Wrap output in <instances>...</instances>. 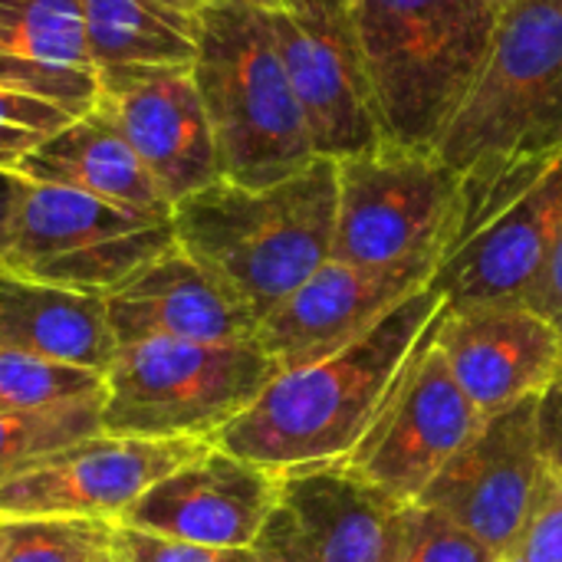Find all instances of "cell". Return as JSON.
Listing matches in <instances>:
<instances>
[{
  "label": "cell",
  "mask_w": 562,
  "mask_h": 562,
  "mask_svg": "<svg viewBox=\"0 0 562 562\" xmlns=\"http://www.w3.org/2000/svg\"><path fill=\"white\" fill-rule=\"evenodd\" d=\"M3 537H7V520H0V550H3Z\"/></svg>",
  "instance_id": "8d00e7d4"
},
{
  "label": "cell",
  "mask_w": 562,
  "mask_h": 562,
  "mask_svg": "<svg viewBox=\"0 0 562 562\" xmlns=\"http://www.w3.org/2000/svg\"><path fill=\"white\" fill-rule=\"evenodd\" d=\"M171 224L178 247L260 323L333 260L336 161L267 188L221 178L175 204Z\"/></svg>",
  "instance_id": "7a4b0ae2"
},
{
  "label": "cell",
  "mask_w": 562,
  "mask_h": 562,
  "mask_svg": "<svg viewBox=\"0 0 562 562\" xmlns=\"http://www.w3.org/2000/svg\"><path fill=\"white\" fill-rule=\"evenodd\" d=\"M171 3H178V7H184V10H191V13H201V10L211 7L214 0H171Z\"/></svg>",
  "instance_id": "e575fe53"
},
{
  "label": "cell",
  "mask_w": 562,
  "mask_h": 562,
  "mask_svg": "<svg viewBox=\"0 0 562 562\" xmlns=\"http://www.w3.org/2000/svg\"><path fill=\"white\" fill-rule=\"evenodd\" d=\"M102 431V398L66 402L56 408H0V484L40 458Z\"/></svg>",
  "instance_id": "cb8c5ba5"
},
{
  "label": "cell",
  "mask_w": 562,
  "mask_h": 562,
  "mask_svg": "<svg viewBox=\"0 0 562 562\" xmlns=\"http://www.w3.org/2000/svg\"><path fill=\"white\" fill-rule=\"evenodd\" d=\"M13 171L36 184L72 188L148 214L171 217L175 211L132 151V145L125 142V135L102 109L72 119L63 132L33 148Z\"/></svg>",
  "instance_id": "44dd1931"
},
{
  "label": "cell",
  "mask_w": 562,
  "mask_h": 562,
  "mask_svg": "<svg viewBox=\"0 0 562 562\" xmlns=\"http://www.w3.org/2000/svg\"><path fill=\"white\" fill-rule=\"evenodd\" d=\"M0 346L99 375L109 372L119 349L102 296L7 270H0Z\"/></svg>",
  "instance_id": "ffe728a7"
},
{
  "label": "cell",
  "mask_w": 562,
  "mask_h": 562,
  "mask_svg": "<svg viewBox=\"0 0 562 562\" xmlns=\"http://www.w3.org/2000/svg\"><path fill=\"white\" fill-rule=\"evenodd\" d=\"M405 507L346 464L283 471L250 550L260 562H398Z\"/></svg>",
  "instance_id": "4fadbf2b"
},
{
  "label": "cell",
  "mask_w": 562,
  "mask_h": 562,
  "mask_svg": "<svg viewBox=\"0 0 562 562\" xmlns=\"http://www.w3.org/2000/svg\"><path fill=\"white\" fill-rule=\"evenodd\" d=\"M454 171L562 155V0L497 13L487 63L435 145Z\"/></svg>",
  "instance_id": "5b68a950"
},
{
  "label": "cell",
  "mask_w": 562,
  "mask_h": 562,
  "mask_svg": "<svg viewBox=\"0 0 562 562\" xmlns=\"http://www.w3.org/2000/svg\"><path fill=\"white\" fill-rule=\"evenodd\" d=\"M240 3H247L254 10H263V13H280V10L293 7V0H240Z\"/></svg>",
  "instance_id": "836d02e7"
},
{
  "label": "cell",
  "mask_w": 562,
  "mask_h": 562,
  "mask_svg": "<svg viewBox=\"0 0 562 562\" xmlns=\"http://www.w3.org/2000/svg\"><path fill=\"white\" fill-rule=\"evenodd\" d=\"M562 231V155L461 175L458 231L431 286L448 310L524 303Z\"/></svg>",
  "instance_id": "8992f818"
},
{
  "label": "cell",
  "mask_w": 562,
  "mask_h": 562,
  "mask_svg": "<svg viewBox=\"0 0 562 562\" xmlns=\"http://www.w3.org/2000/svg\"><path fill=\"white\" fill-rule=\"evenodd\" d=\"M487 3H494L497 10H504V7H510V3H517V0H487Z\"/></svg>",
  "instance_id": "d590c367"
},
{
  "label": "cell",
  "mask_w": 562,
  "mask_h": 562,
  "mask_svg": "<svg viewBox=\"0 0 562 562\" xmlns=\"http://www.w3.org/2000/svg\"><path fill=\"white\" fill-rule=\"evenodd\" d=\"M112 530L109 520H7L0 562H99Z\"/></svg>",
  "instance_id": "484cf974"
},
{
  "label": "cell",
  "mask_w": 562,
  "mask_h": 562,
  "mask_svg": "<svg viewBox=\"0 0 562 562\" xmlns=\"http://www.w3.org/2000/svg\"><path fill=\"white\" fill-rule=\"evenodd\" d=\"M211 441L92 435L59 448L0 484V520H109Z\"/></svg>",
  "instance_id": "7c38bea8"
},
{
  "label": "cell",
  "mask_w": 562,
  "mask_h": 562,
  "mask_svg": "<svg viewBox=\"0 0 562 562\" xmlns=\"http://www.w3.org/2000/svg\"><path fill=\"white\" fill-rule=\"evenodd\" d=\"M86 46L95 72L132 66H191L201 13L171 0H82Z\"/></svg>",
  "instance_id": "603a6c76"
},
{
  "label": "cell",
  "mask_w": 562,
  "mask_h": 562,
  "mask_svg": "<svg viewBox=\"0 0 562 562\" xmlns=\"http://www.w3.org/2000/svg\"><path fill=\"white\" fill-rule=\"evenodd\" d=\"M441 306V290L428 283L339 356L280 372L214 445L277 474L346 461Z\"/></svg>",
  "instance_id": "6da1fadb"
},
{
  "label": "cell",
  "mask_w": 562,
  "mask_h": 562,
  "mask_svg": "<svg viewBox=\"0 0 562 562\" xmlns=\"http://www.w3.org/2000/svg\"><path fill=\"white\" fill-rule=\"evenodd\" d=\"M76 112L43 95L0 86V168H16L33 148L63 132Z\"/></svg>",
  "instance_id": "4316f807"
},
{
  "label": "cell",
  "mask_w": 562,
  "mask_h": 562,
  "mask_svg": "<svg viewBox=\"0 0 562 562\" xmlns=\"http://www.w3.org/2000/svg\"><path fill=\"white\" fill-rule=\"evenodd\" d=\"M461 214V171L441 155L379 145L336 161L333 260L356 267L448 257Z\"/></svg>",
  "instance_id": "ba28073f"
},
{
  "label": "cell",
  "mask_w": 562,
  "mask_h": 562,
  "mask_svg": "<svg viewBox=\"0 0 562 562\" xmlns=\"http://www.w3.org/2000/svg\"><path fill=\"white\" fill-rule=\"evenodd\" d=\"M537 398L491 415L415 501L464 527L501 560L517 547L550 477L540 454Z\"/></svg>",
  "instance_id": "5bb4252c"
},
{
  "label": "cell",
  "mask_w": 562,
  "mask_h": 562,
  "mask_svg": "<svg viewBox=\"0 0 562 562\" xmlns=\"http://www.w3.org/2000/svg\"><path fill=\"white\" fill-rule=\"evenodd\" d=\"M168 247H175V224L165 214L30 181L0 270L105 296Z\"/></svg>",
  "instance_id": "9c48e42d"
},
{
  "label": "cell",
  "mask_w": 562,
  "mask_h": 562,
  "mask_svg": "<svg viewBox=\"0 0 562 562\" xmlns=\"http://www.w3.org/2000/svg\"><path fill=\"white\" fill-rule=\"evenodd\" d=\"M537 435L547 471L562 477V372L537 398Z\"/></svg>",
  "instance_id": "4dcf8cb0"
},
{
  "label": "cell",
  "mask_w": 562,
  "mask_h": 562,
  "mask_svg": "<svg viewBox=\"0 0 562 562\" xmlns=\"http://www.w3.org/2000/svg\"><path fill=\"white\" fill-rule=\"evenodd\" d=\"M524 306L540 313L562 336V231L553 254H550V260H547V270L540 273V280L530 290V296L524 300Z\"/></svg>",
  "instance_id": "1f68e13d"
},
{
  "label": "cell",
  "mask_w": 562,
  "mask_h": 562,
  "mask_svg": "<svg viewBox=\"0 0 562 562\" xmlns=\"http://www.w3.org/2000/svg\"><path fill=\"white\" fill-rule=\"evenodd\" d=\"M435 263L356 267L326 260L257 326V346L280 372L339 356L372 333L398 303L431 283Z\"/></svg>",
  "instance_id": "2e32d148"
},
{
  "label": "cell",
  "mask_w": 562,
  "mask_h": 562,
  "mask_svg": "<svg viewBox=\"0 0 562 562\" xmlns=\"http://www.w3.org/2000/svg\"><path fill=\"white\" fill-rule=\"evenodd\" d=\"M504 562H562V477L550 474L537 507Z\"/></svg>",
  "instance_id": "f546056e"
},
{
  "label": "cell",
  "mask_w": 562,
  "mask_h": 562,
  "mask_svg": "<svg viewBox=\"0 0 562 562\" xmlns=\"http://www.w3.org/2000/svg\"><path fill=\"white\" fill-rule=\"evenodd\" d=\"M435 346L484 418L543 395L562 372V336L524 303L441 306Z\"/></svg>",
  "instance_id": "ac0fdd59"
},
{
  "label": "cell",
  "mask_w": 562,
  "mask_h": 562,
  "mask_svg": "<svg viewBox=\"0 0 562 562\" xmlns=\"http://www.w3.org/2000/svg\"><path fill=\"white\" fill-rule=\"evenodd\" d=\"M191 72L214 132L224 181L267 188L319 158L283 69L270 13L240 0L204 7Z\"/></svg>",
  "instance_id": "277c9868"
},
{
  "label": "cell",
  "mask_w": 562,
  "mask_h": 562,
  "mask_svg": "<svg viewBox=\"0 0 562 562\" xmlns=\"http://www.w3.org/2000/svg\"><path fill=\"white\" fill-rule=\"evenodd\" d=\"M30 181L13 171V168H0V260L7 254V244H10V234H13V217L20 211V201L26 194Z\"/></svg>",
  "instance_id": "d6a6232c"
},
{
  "label": "cell",
  "mask_w": 562,
  "mask_h": 562,
  "mask_svg": "<svg viewBox=\"0 0 562 562\" xmlns=\"http://www.w3.org/2000/svg\"><path fill=\"white\" fill-rule=\"evenodd\" d=\"M398 562H504L491 547L438 510L408 504Z\"/></svg>",
  "instance_id": "83f0119b"
},
{
  "label": "cell",
  "mask_w": 562,
  "mask_h": 562,
  "mask_svg": "<svg viewBox=\"0 0 562 562\" xmlns=\"http://www.w3.org/2000/svg\"><path fill=\"white\" fill-rule=\"evenodd\" d=\"M102 300L119 346L145 339L207 346L257 342V316L211 280L178 240Z\"/></svg>",
  "instance_id": "d6986e66"
},
{
  "label": "cell",
  "mask_w": 562,
  "mask_h": 562,
  "mask_svg": "<svg viewBox=\"0 0 562 562\" xmlns=\"http://www.w3.org/2000/svg\"><path fill=\"white\" fill-rule=\"evenodd\" d=\"M99 562H122V560H119V557H115V550H112V553H105Z\"/></svg>",
  "instance_id": "74e56055"
},
{
  "label": "cell",
  "mask_w": 562,
  "mask_h": 562,
  "mask_svg": "<svg viewBox=\"0 0 562 562\" xmlns=\"http://www.w3.org/2000/svg\"><path fill=\"white\" fill-rule=\"evenodd\" d=\"M385 142L435 151L497 30L487 0H352Z\"/></svg>",
  "instance_id": "3957f363"
},
{
  "label": "cell",
  "mask_w": 562,
  "mask_h": 562,
  "mask_svg": "<svg viewBox=\"0 0 562 562\" xmlns=\"http://www.w3.org/2000/svg\"><path fill=\"white\" fill-rule=\"evenodd\" d=\"M0 56L49 79L76 115L95 109L82 0H0Z\"/></svg>",
  "instance_id": "7402d4cb"
},
{
  "label": "cell",
  "mask_w": 562,
  "mask_h": 562,
  "mask_svg": "<svg viewBox=\"0 0 562 562\" xmlns=\"http://www.w3.org/2000/svg\"><path fill=\"white\" fill-rule=\"evenodd\" d=\"M112 550L122 562H260L254 550H224V547H201L184 540H168L128 527L112 530Z\"/></svg>",
  "instance_id": "f1b7e54d"
},
{
  "label": "cell",
  "mask_w": 562,
  "mask_h": 562,
  "mask_svg": "<svg viewBox=\"0 0 562 562\" xmlns=\"http://www.w3.org/2000/svg\"><path fill=\"white\" fill-rule=\"evenodd\" d=\"M280 375L257 342L145 339L119 346L102 395V431L119 438L211 441Z\"/></svg>",
  "instance_id": "52a82bcc"
},
{
  "label": "cell",
  "mask_w": 562,
  "mask_h": 562,
  "mask_svg": "<svg viewBox=\"0 0 562 562\" xmlns=\"http://www.w3.org/2000/svg\"><path fill=\"white\" fill-rule=\"evenodd\" d=\"M270 26L316 155L339 161L385 145L352 0H293Z\"/></svg>",
  "instance_id": "8fae6325"
},
{
  "label": "cell",
  "mask_w": 562,
  "mask_h": 562,
  "mask_svg": "<svg viewBox=\"0 0 562 562\" xmlns=\"http://www.w3.org/2000/svg\"><path fill=\"white\" fill-rule=\"evenodd\" d=\"M277 471L211 445L151 484L115 527L201 547L250 550L277 504Z\"/></svg>",
  "instance_id": "e0dca14e"
},
{
  "label": "cell",
  "mask_w": 562,
  "mask_h": 562,
  "mask_svg": "<svg viewBox=\"0 0 562 562\" xmlns=\"http://www.w3.org/2000/svg\"><path fill=\"white\" fill-rule=\"evenodd\" d=\"M105 395L99 372L46 362L16 349L0 346V408H56L66 402H92Z\"/></svg>",
  "instance_id": "d4e9b609"
},
{
  "label": "cell",
  "mask_w": 562,
  "mask_h": 562,
  "mask_svg": "<svg viewBox=\"0 0 562 562\" xmlns=\"http://www.w3.org/2000/svg\"><path fill=\"white\" fill-rule=\"evenodd\" d=\"M99 102L175 204L221 181L214 132L191 66L102 69Z\"/></svg>",
  "instance_id": "9a60e30c"
},
{
  "label": "cell",
  "mask_w": 562,
  "mask_h": 562,
  "mask_svg": "<svg viewBox=\"0 0 562 562\" xmlns=\"http://www.w3.org/2000/svg\"><path fill=\"white\" fill-rule=\"evenodd\" d=\"M435 319L408 356L366 438L339 461L398 504H415L435 474L487 422L438 352Z\"/></svg>",
  "instance_id": "30bf717a"
}]
</instances>
